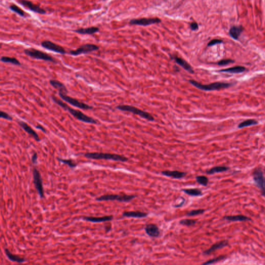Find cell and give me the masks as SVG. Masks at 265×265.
Masks as SVG:
<instances>
[{
    "label": "cell",
    "mask_w": 265,
    "mask_h": 265,
    "mask_svg": "<svg viewBox=\"0 0 265 265\" xmlns=\"http://www.w3.org/2000/svg\"><path fill=\"white\" fill-rule=\"evenodd\" d=\"M4 252L7 257H8V259L10 261H12L17 262V263H25V261H26L25 259H23V258H21L20 257H19V256L16 255L12 254L8 248H5Z\"/></svg>",
    "instance_id": "cb8c5ba5"
},
{
    "label": "cell",
    "mask_w": 265,
    "mask_h": 265,
    "mask_svg": "<svg viewBox=\"0 0 265 265\" xmlns=\"http://www.w3.org/2000/svg\"><path fill=\"white\" fill-rule=\"evenodd\" d=\"M185 198H183V201H182L181 203L179 204V205H173V207H175V208H179V207H181L183 206L184 204V203H185Z\"/></svg>",
    "instance_id": "7bdbcfd3"
},
{
    "label": "cell",
    "mask_w": 265,
    "mask_h": 265,
    "mask_svg": "<svg viewBox=\"0 0 265 265\" xmlns=\"http://www.w3.org/2000/svg\"><path fill=\"white\" fill-rule=\"evenodd\" d=\"M205 209H195V210H193L188 212V213L186 214V215L188 217H193V216H195V215H201V214H203V213H205Z\"/></svg>",
    "instance_id": "d590c367"
},
{
    "label": "cell",
    "mask_w": 265,
    "mask_h": 265,
    "mask_svg": "<svg viewBox=\"0 0 265 265\" xmlns=\"http://www.w3.org/2000/svg\"><path fill=\"white\" fill-rule=\"evenodd\" d=\"M18 2L22 6L28 9L30 11L34 13L40 14L41 15L46 14V12L42 9L38 5L34 4V3L28 0H18Z\"/></svg>",
    "instance_id": "7c38bea8"
},
{
    "label": "cell",
    "mask_w": 265,
    "mask_h": 265,
    "mask_svg": "<svg viewBox=\"0 0 265 265\" xmlns=\"http://www.w3.org/2000/svg\"><path fill=\"white\" fill-rule=\"evenodd\" d=\"M148 213L141 211H125L122 213L124 217H133V218H144L148 217Z\"/></svg>",
    "instance_id": "ffe728a7"
},
{
    "label": "cell",
    "mask_w": 265,
    "mask_h": 265,
    "mask_svg": "<svg viewBox=\"0 0 265 265\" xmlns=\"http://www.w3.org/2000/svg\"><path fill=\"white\" fill-rule=\"evenodd\" d=\"M223 219L227 221L231 222H243L252 220L250 217H247L246 216L243 215L225 216Z\"/></svg>",
    "instance_id": "d4e9b609"
},
{
    "label": "cell",
    "mask_w": 265,
    "mask_h": 265,
    "mask_svg": "<svg viewBox=\"0 0 265 265\" xmlns=\"http://www.w3.org/2000/svg\"><path fill=\"white\" fill-rule=\"evenodd\" d=\"M190 82L196 88H198L200 90L210 91L214 90H219L225 89L230 87L231 84L229 83H225L222 82H216L214 83L209 84H200L198 82L195 81L194 80H190Z\"/></svg>",
    "instance_id": "3957f363"
},
{
    "label": "cell",
    "mask_w": 265,
    "mask_h": 265,
    "mask_svg": "<svg viewBox=\"0 0 265 265\" xmlns=\"http://www.w3.org/2000/svg\"><path fill=\"white\" fill-rule=\"evenodd\" d=\"M137 196L135 195H105L98 197L96 198V201H118L121 203H129L131 201L136 198Z\"/></svg>",
    "instance_id": "5b68a950"
},
{
    "label": "cell",
    "mask_w": 265,
    "mask_h": 265,
    "mask_svg": "<svg viewBox=\"0 0 265 265\" xmlns=\"http://www.w3.org/2000/svg\"><path fill=\"white\" fill-rule=\"evenodd\" d=\"M1 61L4 63H9L15 65H21V63L19 62V61L14 57H9V56H2L1 58Z\"/></svg>",
    "instance_id": "f1b7e54d"
},
{
    "label": "cell",
    "mask_w": 265,
    "mask_h": 265,
    "mask_svg": "<svg viewBox=\"0 0 265 265\" xmlns=\"http://www.w3.org/2000/svg\"><path fill=\"white\" fill-rule=\"evenodd\" d=\"M117 108L122 111H128L130 113H133L134 114L138 115L140 117H142V118L146 119L149 121H153L155 120L154 117L149 113L145 112L144 111L142 110L139 109L135 107L129 105H119L117 107Z\"/></svg>",
    "instance_id": "52a82bcc"
},
{
    "label": "cell",
    "mask_w": 265,
    "mask_h": 265,
    "mask_svg": "<svg viewBox=\"0 0 265 265\" xmlns=\"http://www.w3.org/2000/svg\"><path fill=\"white\" fill-rule=\"evenodd\" d=\"M253 180L257 187L261 190L262 195L265 197V179L262 170L261 168H256L253 173Z\"/></svg>",
    "instance_id": "ba28073f"
},
{
    "label": "cell",
    "mask_w": 265,
    "mask_h": 265,
    "mask_svg": "<svg viewBox=\"0 0 265 265\" xmlns=\"http://www.w3.org/2000/svg\"><path fill=\"white\" fill-rule=\"evenodd\" d=\"M113 215L109 216H105L102 217H84L82 218V219L86 221L91 222L92 223H101V222H105L110 221L113 220Z\"/></svg>",
    "instance_id": "ac0fdd59"
},
{
    "label": "cell",
    "mask_w": 265,
    "mask_h": 265,
    "mask_svg": "<svg viewBox=\"0 0 265 265\" xmlns=\"http://www.w3.org/2000/svg\"><path fill=\"white\" fill-rule=\"evenodd\" d=\"M24 53L27 56L37 60L49 61L51 62L57 63L56 61L52 56L40 50L35 48H28L24 50Z\"/></svg>",
    "instance_id": "277c9868"
},
{
    "label": "cell",
    "mask_w": 265,
    "mask_h": 265,
    "mask_svg": "<svg viewBox=\"0 0 265 265\" xmlns=\"http://www.w3.org/2000/svg\"><path fill=\"white\" fill-rule=\"evenodd\" d=\"M100 31V29L96 27H91L86 28H80L74 30V32L79 34L92 35Z\"/></svg>",
    "instance_id": "d6986e66"
},
{
    "label": "cell",
    "mask_w": 265,
    "mask_h": 265,
    "mask_svg": "<svg viewBox=\"0 0 265 265\" xmlns=\"http://www.w3.org/2000/svg\"><path fill=\"white\" fill-rule=\"evenodd\" d=\"M41 46L46 49L58 53L63 55L66 53V51L64 48L50 40H44L41 43Z\"/></svg>",
    "instance_id": "8fae6325"
},
{
    "label": "cell",
    "mask_w": 265,
    "mask_h": 265,
    "mask_svg": "<svg viewBox=\"0 0 265 265\" xmlns=\"http://www.w3.org/2000/svg\"><path fill=\"white\" fill-rule=\"evenodd\" d=\"M50 84L53 87V88L56 89L58 90V91H61V92H64L65 93L67 94L68 93L67 88L66 87V86L64 84H63L62 82L55 79H51L49 81Z\"/></svg>",
    "instance_id": "603a6c76"
},
{
    "label": "cell",
    "mask_w": 265,
    "mask_h": 265,
    "mask_svg": "<svg viewBox=\"0 0 265 265\" xmlns=\"http://www.w3.org/2000/svg\"><path fill=\"white\" fill-rule=\"evenodd\" d=\"M9 9H10L12 12H15L21 17H23L25 16V13L24 12V11L22 9H21L17 5H15V4H12L10 5L9 7Z\"/></svg>",
    "instance_id": "4dcf8cb0"
},
{
    "label": "cell",
    "mask_w": 265,
    "mask_h": 265,
    "mask_svg": "<svg viewBox=\"0 0 265 265\" xmlns=\"http://www.w3.org/2000/svg\"><path fill=\"white\" fill-rule=\"evenodd\" d=\"M243 31V27L242 26H233L232 27L230 31H229V34L230 36H231V38H233V39L235 40H238L240 34L242 33V31Z\"/></svg>",
    "instance_id": "7402d4cb"
},
{
    "label": "cell",
    "mask_w": 265,
    "mask_h": 265,
    "mask_svg": "<svg viewBox=\"0 0 265 265\" xmlns=\"http://www.w3.org/2000/svg\"><path fill=\"white\" fill-rule=\"evenodd\" d=\"M33 183L35 186L36 189L39 194L40 198H44V191L43 186L42 177L40 173L36 168H34L33 170Z\"/></svg>",
    "instance_id": "30bf717a"
},
{
    "label": "cell",
    "mask_w": 265,
    "mask_h": 265,
    "mask_svg": "<svg viewBox=\"0 0 265 265\" xmlns=\"http://www.w3.org/2000/svg\"><path fill=\"white\" fill-rule=\"evenodd\" d=\"M144 230L149 236L153 238L159 237L160 235V230L159 227L155 224H147L144 227Z\"/></svg>",
    "instance_id": "9a60e30c"
},
{
    "label": "cell",
    "mask_w": 265,
    "mask_h": 265,
    "mask_svg": "<svg viewBox=\"0 0 265 265\" xmlns=\"http://www.w3.org/2000/svg\"><path fill=\"white\" fill-rule=\"evenodd\" d=\"M161 20L157 18H140V19H132L129 23L131 25H151L155 23H160Z\"/></svg>",
    "instance_id": "4fadbf2b"
},
{
    "label": "cell",
    "mask_w": 265,
    "mask_h": 265,
    "mask_svg": "<svg viewBox=\"0 0 265 265\" xmlns=\"http://www.w3.org/2000/svg\"><path fill=\"white\" fill-rule=\"evenodd\" d=\"M197 221L193 219H182L179 221L180 224L182 225L186 226L188 227H190L194 226L197 223Z\"/></svg>",
    "instance_id": "d6a6232c"
},
{
    "label": "cell",
    "mask_w": 265,
    "mask_h": 265,
    "mask_svg": "<svg viewBox=\"0 0 265 265\" xmlns=\"http://www.w3.org/2000/svg\"><path fill=\"white\" fill-rule=\"evenodd\" d=\"M100 47L96 45L92 44H86L79 47L75 50H71L69 52V54L73 56H77L82 54H87L90 52L97 51Z\"/></svg>",
    "instance_id": "9c48e42d"
},
{
    "label": "cell",
    "mask_w": 265,
    "mask_h": 265,
    "mask_svg": "<svg viewBox=\"0 0 265 265\" xmlns=\"http://www.w3.org/2000/svg\"><path fill=\"white\" fill-rule=\"evenodd\" d=\"M36 129H40V130H41L43 133H47V131H46V129H45V128H44L43 126L42 125H37L36 126Z\"/></svg>",
    "instance_id": "b9f144b4"
},
{
    "label": "cell",
    "mask_w": 265,
    "mask_h": 265,
    "mask_svg": "<svg viewBox=\"0 0 265 265\" xmlns=\"http://www.w3.org/2000/svg\"><path fill=\"white\" fill-rule=\"evenodd\" d=\"M257 124V122L256 120H255L254 119H248V120H246V121H243L240 123L238 125V127L239 129H241L243 127L250 126L251 125H256Z\"/></svg>",
    "instance_id": "1f68e13d"
},
{
    "label": "cell",
    "mask_w": 265,
    "mask_h": 265,
    "mask_svg": "<svg viewBox=\"0 0 265 265\" xmlns=\"http://www.w3.org/2000/svg\"><path fill=\"white\" fill-rule=\"evenodd\" d=\"M58 95L65 102L69 103L73 106L77 107L78 108L81 109L82 110H89L93 108L92 106H90L89 105L86 104L83 102H79L76 98H73L71 96H68L66 93L64 92L58 91Z\"/></svg>",
    "instance_id": "8992f818"
},
{
    "label": "cell",
    "mask_w": 265,
    "mask_h": 265,
    "mask_svg": "<svg viewBox=\"0 0 265 265\" xmlns=\"http://www.w3.org/2000/svg\"><path fill=\"white\" fill-rule=\"evenodd\" d=\"M223 42L222 40H217V39H214V40H212L210 42H209L208 44V46L210 47V46H214L217 44H221Z\"/></svg>",
    "instance_id": "f35d334b"
},
{
    "label": "cell",
    "mask_w": 265,
    "mask_h": 265,
    "mask_svg": "<svg viewBox=\"0 0 265 265\" xmlns=\"http://www.w3.org/2000/svg\"><path fill=\"white\" fill-rule=\"evenodd\" d=\"M103 1H105V0H103Z\"/></svg>",
    "instance_id": "ee69618b"
},
{
    "label": "cell",
    "mask_w": 265,
    "mask_h": 265,
    "mask_svg": "<svg viewBox=\"0 0 265 265\" xmlns=\"http://www.w3.org/2000/svg\"><path fill=\"white\" fill-rule=\"evenodd\" d=\"M182 191L188 195L193 197H198L202 196L203 195L202 191L199 188H183L182 189Z\"/></svg>",
    "instance_id": "484cf974"
},
{
    "label": "cell",
    "mask_w": 265,
    "mask_h": 265,
    "mask_svg": "<svg viewBox=\"0 0 265 265\" xmlns=\"http://www.w3.org/2000/svg\"><path fill=\"white\" fill-rule=\"evenodd\" d=\"M84 156L87 159H93V160H106L121 162H125L129 160L127 157L123 155L111 153H86L84 155Z\"/></svg>",
    "instance_id": "7a4b0ae2"
},
{
    "label": "cell",
    "mask_w": 265,
    "mask_h": 265,
    "mask_svg": "<svg viewBox=\"0 0 265 265\" xmlns=\"http://www.w3.org/2000/svg\"><path fill=\"white\" fill-rule=\"evenodd\" d=\"M234 62V61L230 60V59H226V60H222L220 61L217 64L220 66H224V65H226L229 64L230 63Z\"/></svg>",
    "instance_id": "74e56055"
},
{
    "label": "cell",
    "mask_w": 265,
    "mask_h": 265,
    "mask_svg": "<svg viewBox=\"0 0 265 265\" xmlns=\"http://www.w3.org/2000/svg\"><path fill=\"white\" fill-rule=\"evenodd\" d=\"M161 173L167 177L172 178L173 179H182L185 177L187 175V173L186 172L178 170H164L161 172Z\"/></svg>",
    "instance_id": "2e32d148"
},
{
    "label": "cell",
    "mask_w": 265,
    "mask_h": 265,
    "mask_svg": "<svg viewBox=\"0 0 265 265\" xmlns=\"http://www.w3.org/2000/svg\"><path fill=\"white\" fill-rule=\"evenodd\" d=\"M195 179L196 182L201 186H206L209 183V179L205 175H197Z\"/></svg>",
    "instance_id": "f546056e"
},
{
    "label": "cell",
    "mask_w": 265,
    "mask_h": 265,
    "mask_svg": "<svg viewBox=\"0 0 265 265\" xmlns=\"http://www.w3.org/2000/svg\"><path fill=\"white\" fill-rule=\"evenodd\" d=\"M230 168L226 166H215L211 168V169L207 170L206 173L208 175H213L214 173H220L227 171Z\"/></svg>",
    "instance_id": "83f0119b"
},
{
    "label": "cell",
    "mask_w": 265,
    "mask_h": 265,
    "mask_svg": "<svg viewBox=\"0 0 265 265\" xmlns=\"http://www.w3.org/2000/svg\"><path fill=\"white\" fill-rule=\"evenodd\" d=\"M173 58L178 64L180 66H181L186 71H188L190 73H194V70L192 66L186 61L177 56H174Z\"/></svg>",
    "instance_id": "44dd1931"
},
{
    "label": "cell",
    "mask_w": 265,
    "mask_h": 265,
    "mask_svg": "<svg viewBox=\"0 0 265 265\" xmlns=\"http://www.w3.org/2000/svg\"><path fill=\"white\" fill-rule=\"evenodd\" d=\"M225 256H224V255H221V256H220L217 257H215V258H214V259H210V260H209V261H206V262H205V263H203V265H211V264H215V263H217V262H219V261H220L223 260V259H225Z\"/></svg>",
    "instance_id": "836d02e7"
},
{
    "label": "cell",
    "mask_w": 265,
    "mask_h": 265,
    "mask_svg": "<svg viewBox=\"0 0 265 265\" xmlns=\"http://www.w3.org/2000/svg\"><path fill=\"white\" fill-rule=\"evenodd\" d=\"M190 27L192 31H197L198 29V28H199L198 23H196L195 22H193L191 23Z\"/></svg>",
    "instance_id": "ab89813d"
},
{
    "label": "cell",
    "mask_w": 265,
    "mask_h": 265,
    "mask_svg": "<svg viewBox=\"0 0 265 265\" xmlns=\"http://www.w3.org/2000/svg\"></svg>",
    "instance_id": "f6af8a7d"
},
{
    "label": "cell",
    "mask_w": 265,
    "mask_h": 265,
    "mask_svg": "<svg viewBox=\"0 0 265 265\" xmlns=\"http://www.w3.org/2000/svg\"><path fill=\"white\" fill-rule=\"evenodd\" d=\"M17 123L25 132H27V134L31 135L36 141H37V142L40 141V137L38 135V133L27 124L24 121H21V120H18L17 121Z\"/></svg>",
    "instance_id": "5bb4252c"
},
{
    "label": "cell",
    "mask_w": 265,
    "mask_h": 265,
    "mask_svg": "<svg viewBox=\"0 0 265 265\" xmlns=\"http://www.w3.org/2000/svg\"><path fill=\"white\" fill-rule=\"evenodd\" d=\"M246 70V68L241 66H236L234 67H230L225 69H222L220 71L226 72L229 73L238 74L243 72Z\"/></svg>",
    "instance_id": "4316f807"
},
{
    "label": "cell",
    "mask_w": 265,
    "mask_h": 265,
    "mask_svg": "<svg viewBox=\"0 0 265 265\" xmlns=\"http://www.w3.org/2000/svg\"><path fill=\"white\" fill-rule=\"evenodd\" d=\"M37 161H38V154L35 152L32 157V162L34 164H36L38 163Z\"/></svg>",
    "instance_id": "60d3db41"
},
{
    "label": "cell",
    "mask_w": 265,
    "mask_h": 265,
    "mask_svg": "<svg viewBox=\"0 0 265 265\" xmlns=\"http://www.w3.org/2000/svg\"><path fill=\"white\" fill-rule=\"evenodd\" d=\"M228 245V242L227 240H224V241H222L220 242H217L213 244L208 250L204 251L203 253V255H209L211 254V253L214 252L215 251L223 248L224 247L227 246Z\"/></svg>",
    "instance_id": "e0dca14e"
},
{
    "label": "cell",
    "mask_w": 265,
    "mask_h": 265,
    "mask_svg": "<svg viewBox=\"0 0 265 265\" xmlns=\"http://www.w3.org/2000/svg\"><path fill=\"white\" fill-rule=\"evenodd\" d=\"M58 160L59 162L64 163L65 164H66L71 168H75L77 166V164L74 162L71 159H62L58 157Z\"/></svg>",
    "instance_id": "e575fe53"
},
{
    "label": "cell",
    "mask_w": 265,
    "mask_h": 265,
    "mask_svg": "<svg viewBox=\"0 0 265 265\" xmlns=\"http://www.w3.org/2000/svg\"><path fill=\"white\" fill-rule=\"evenodd\" d=\"M0 117L1 118L6 119L9 121H13V118L7 113L4 112V111H1L0 113Z\"/></svg>",
    "instance_id": "8d00e7d4"
},
{
    "label": "cell",
    "mask_w": 265,
    "mask_h": 265,
    "mask_svg": "<svg viewBox=\"0 0 265 265\" xmlns=\"http://www.w3.org/2000/svg\"><path fill=\"white\" fill-rule=\"evenodd\" d=\"M51 98L53 102L55 103L56 104L58 105L59 106H60L65 110L69 112L74 118H75L76 119H77L79 121L93 124H98V121L96 120H95L92 117H89L87 115H85L84 113H82L81 111L76 110L75 109L70 107L69 105H67L66 104L62 102V100L57 98L56 96L52 95Z\"/></svg>",
    "instance_id": "6da1fadb"
}]
</instances>
